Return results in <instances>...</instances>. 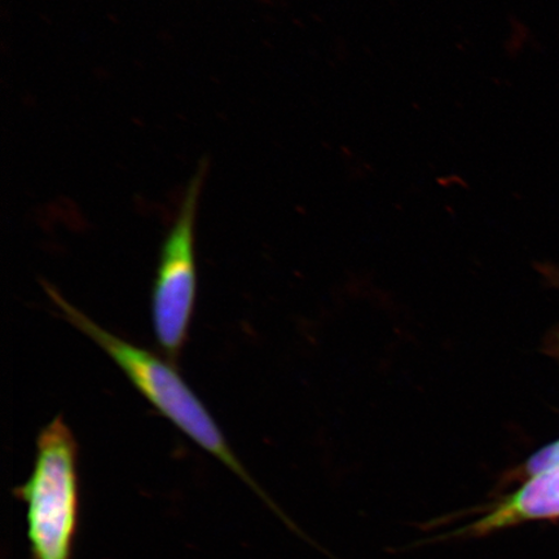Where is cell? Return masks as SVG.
<instances>
[{"instance_id":"cell-5","label":"cell","mask_w":559,"mask_h":559,"mask_svg":"<svg viewBox=\"0 0 559 559\" xmlns=\"http://www.w3.org/2000/svg\"><path fill=\"white\" fill-rule=\"evenodd\" d=\"M559 467V440L533 454L519 471L524 478L554 471Z\"/></svg>"},{"instance_id":"cell-2","label":"cell","mask_w":559,"mask_h":559,"mask_svg":"<svg viewBox=\"0 0 559 559\" xmlns=\"http://www.w3.org/2000/svg\"><path fill=\"white\" fill-rule=\"evenodd\" d=\"M26 507L32 559H73L80 523L79 444L64 417L37 438L33 471L15 491Z\"/></svg>"},{"instance_id":"cell-1","label":"cell","mask_w":559,"mask_h":559,"mask_svg":"<svg viewBox=\"0 0 559 559\" xmlns=\"http://www.w3.org/2000/svg\"><path fill=\"white\" fill-rule=\"evenodd\" d=\"M45 290L52 302L64 314L70 324L76 328L90 340H93L103 352L110 356L111 360L122 369L134 388L150 404L158 411L159 415L178 428L192 442L202 450L219 460L223 465L239 477L260 498L267 502L271 509L280 513L276 506L272 504L260 487L250 477L245 467L230 450L218 424L205 408L187 382L181 379L174 362L160 359L148 349L132 345L129 341L111 334L96 324L87 314L70 305L53 286L44 283Z\"/></svg>"},{"instance_id":"cell-3","label":"cell","mask_w":559,"mask_h":559,"mask_svg":"<svg viewBox=\"0 0 559 559\" xmlns=\"http://www.w3.org/2000/svg\"><path fill=\"white\" fill-rule=\"evenodd\" d=\"M201 178L194 179L167 234L152 289V323L167 358L179 359L186 342L198 295L194 225Z\"/></svg>"},{"instance_id":"cell-4","label":"cell","mask_w":559,"mask_h":559,"mask_svg":"<svg viewBox=\"0 0 559 559\" xmlns=\"http://www.w3.org/2000/svg\"><path fill=\"white\" fill-rule=\"evenodd\" d=\"M478 519L439 536L440 540L481 539L526 522L559 519V467L528 478L515 491L473 509Z\"/></svg>"}]
</instances>
